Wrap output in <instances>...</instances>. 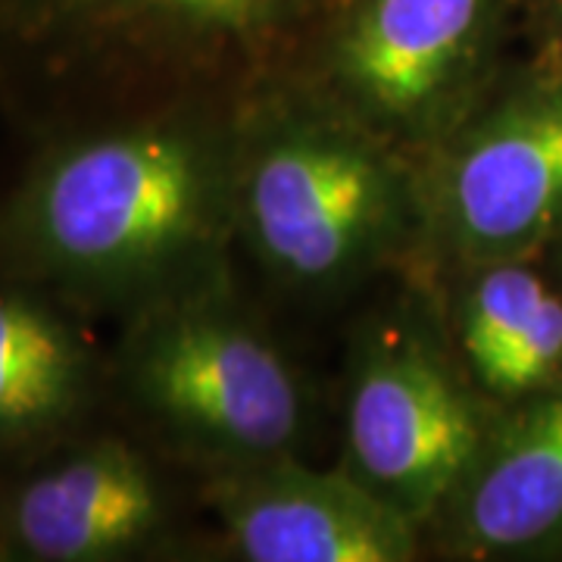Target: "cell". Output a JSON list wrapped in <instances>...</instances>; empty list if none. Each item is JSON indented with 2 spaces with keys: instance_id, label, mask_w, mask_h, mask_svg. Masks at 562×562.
<instances>
[{
  "instance_id": "5b68a950",
  "label": "cell",
  "mask_w": 562,
  "mask_h": 562,
  "mask_svg": "<svg viewBox=\"0 0 562 562\" xmlns=\"http://www.w3.org/2000/svg\"><path fill=\"white\" fill-rule=\"evenodd\" d=\"M516 0H335L294 79L419 162L494 88Z\"/></svg>"
},
{
  "instance_id": "7a4b0ae2",
  "label": "cell",
  "mask_w": 562,
  "mask_h": 562,
  "mask_svg": "<svg viewBox=\"0 0 562 562\" xmlns=\"http://www.w3.org/2000/svg\"><path fill=\"white\" fill-rule=\"evenodd\" d=\"M335 0H0V120L29 140L284 79Z\"/></svg>"
},
{
  "instance_id": "277c9868",
  "label": "cell",
  "mask_w": 562,
  "mask_h": 562,
  "mask_svg": "<svg viewBox=\"0 0 562 562\" xmlns=\"http://www.w3.org/2000/svg\"><path fill=\"white\" fill-rule=\"evenodd\" d=\"M110 413L169 462L216 472L297 457L313 391L228 279L120 322Z\"/></svg>"
},
{
  "instance_id": "9c48e42d",
  "label": "cell",
  "mask_w": 562,
  "mask_h": 562,
  "mask_svg": "<svg viewBox=\"0 0 562 562\" xmlns=\"http://www.w3.org/2000/svg\"><path fill=\"white\" fill-rule=\"evenodd\" d=\"M206 475L203 501L247 562H406L419 550V525L344 469L281 457Z\"/></svg>"
},
{
  "instance_id": "8fae6325",
  "label": "cell",
  "mask_w": 562,
  "mask_h": 562,
  "mask_svg": "<svg viewBox=\"0 0 562 562\" xmlns=\"http://www.w3.org/2000/svg\"><path fill=\"white\" fill-rule=\"evenodd\" d=\"M431 522L472 560L562 547V379L491 419L472 469Z\"/></svg>"
},
{
  "instance_id": "ba28073f",
  "label": "cell",
  "mask_w": 562,
  "mask_h": 562,
  "mask_svg": "<svg viewBox=\"0 0 562 562\" xmlns=\"http://www.w3.org/2000/svg\"><path fill=\"white\" fill-rule=\"evenodd\" d=\"M166 457L110 409L0 475V562H125L176 531Z\"/></svg>"
},
{
  "instance_id": "7c38bea8",
  "label": "cell",
  "mask_w": 562,
  "mask_h": 562,
  "mask_svg": "<svg viewBox=\"0 0 562 562\" xmlns=\"http://www.w3.org/2000/svg\"><path fill=\"white\" fill-rule=\"evenodd\" d=\"M453 328L469 379L491 397L522 401L562 379V297L528 260L469 269Z\"/></svg>"
},
{
  "instance_id": "30bf717a",
  "label": "cell",
  "mask_w": 562,
  "mask_h": 562,
  "mask_svg": "<svg viewBox=\"0 0 562 562\" xmlns=\"http://www.w3.org/2000/svg\"><path fill=\"white\" fill-rule=\"evenodd\" d=\"M110 409V350L91 319L0 272V475Z\"/></svg>"
},
{
  "instance_id": "3957f363",
  "label": "cell",
  "mask_w": 562,
  "mask_h": 562,
  "mask_svg": "<svg viewBox=\"0 0 562 562\" xmlns=\"http://www.w3.org/2000/svg\"><path fill=\"white\" fill-rule=\"evenodd\" d=\"M235 232L276 288L338 297L425 244L419 162L279 79L238 106Z\"/></svg>"
},
{
  "instance_id": "6da1fadb",
  "label": "cell",
  "mask_w": 562,
  "mask_h": 562,
  "mask_svg": "<svg viewBox=\"0 0 562 562\" xmlns=\"http://www.w3.org/2000/svg\"><path fill=\"white\" fill-rule=\"evenodd\" d=\"M238 106L181 103L22 144L0 184V272L91 322L232 279Z\"/></svg>"
},
{
  "instance_id": "4fadbf2b",
  "label": "cell",
  "mask_w": 562,
  "mask_h": 562,
  "mask_svg": "<svg viewBox=\"0 0 562 562\" xmlns=\"http://www.w3.org/2000/svg\"><path fill=\"white\" fill-rule=\"evenodd\" d=\"M516 3L538 38L543 66L562 72V0H516Z\"/></svg>"
},
{
  "instance_id": "8992f818",
  "label": "cell",
  "mask_w": 562,
  "mask_h": 562,
  "mask_svg": "<svg viewBox=\"0 0 562 562\" xmlns=\"http://www.w3.org/2000/svg\"><path fill=\"white\" fill-rule=\"evenodd\" d=\"M419 313L372 322L350 357L344 472L409 522L428 525L482 450L491 413Z\"/></svg>"
},
{
  "instance_id": "52a82bcc",
  "label": "cell",
  "mask_w": 562,
  "mask_h": 562,
  "mask_svg": "<svg viewBox=\"0 0 562 562\" xmlns=\"http://www.w3.org/2000/svg\"><path fill=\"white\" fill-rule=\"evenodd\" d=\"M491 88L419 160L425 244L465 269L528 260L562 228V72Z\"/></svg>"
}]
</instances>
